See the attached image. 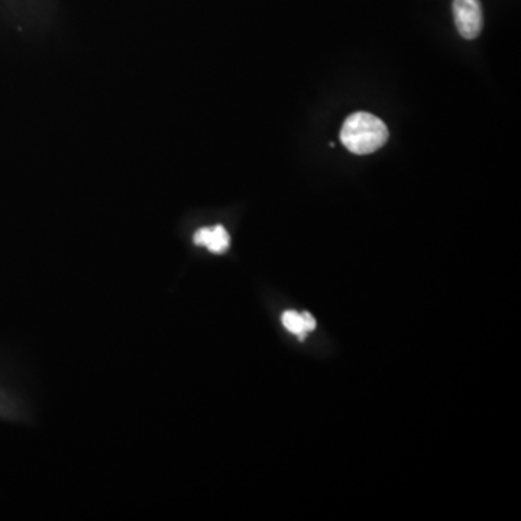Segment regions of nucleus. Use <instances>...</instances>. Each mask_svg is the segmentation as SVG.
<instances>
[{"label": "nucleus", "instance_id": "f257e3e1", "mask_svg": "<svg viewBox=\"0 0 521 521\" xmlns=\"http://www.w3.org/2000/svg\"><path fill=\"white\" fill-rule=\"evenodd\" d=\"M390 132L387 125L377 116L367 112H357L346 119L341 129V141L352 154H372L388 141Z\"/></svg>", "mask_w": 521, "mask_h": 521}, {"label": "nucleus", "instance_id": "f03ea898", "mask_svg": "<svg viewBox=\"0 0 521 521\" xmlns=\"http://www.w3.org/2000/svg\"><path fill=\"white\" fill-rule=\"evenodd\" d=\"M452 9L459 34L465 40H475L484 24L480 0H453Z\"/></svg>", "mask_w": 521, "mask_h": 521}, {"label": "nucleus", "instance_id": "7ed1b4c3", "mask_svg": "<svg viewBox=\"0 0 521 521\" xmlns=\"http://www.w3.org/2000/svg\"><path fill=\"white\" fill-rule=\"evenodd\" d=\"M193 241L199 247H206L213 254H223V252L228 251L229 245H231L228 231L222 225L199 229L194 234Z\"/></svg>", "mask_w": 521, "mask_h": 521}, {"label": "nucleus", "instance_id": "20e7f679", "mask_svg": "<svg viewBox=\"0 0 521 521\" xmlns=\"http://www.w3.org/2000/svg\"><path fill=\"white\" fill-rule=\"evenodd\" d=\"M281 320H283V325L286 326L288 332L294 333V335L300 336L302 339L306 336L307 332L303 326L302 315H299V313L288 310L281 317Z\"/></svg>", "mask_w": 521, "mask_h": 521}, {"label": "nucleus", "instance_id": "39448f33", "mask_svg": "<svg viewBox=\"0 0 521 521\" xmlns=\"http://www.w3.org/2000/svg\"><path fill=\"white\" fill-rule=\"evenodd\" d=\"M303 326L306 329V332H312V330L316 329V320L315 317L310 315V313H303L302 315Z\"/></svg>", "mask_w": 521, "mask_h": 521}]
</instances>
